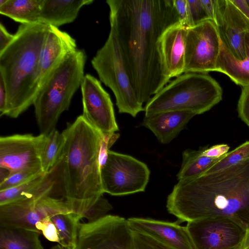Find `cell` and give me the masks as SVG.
Segmentation results:
<instances>
[{
  "label": "cell",
  "mask_w": 249,
  "mask_h": 249,
  "mask_svg": "<svg viewBox=\"0 0 249 249\" xmlns=\"http://www.w3.org/2000/svg\"><path fill=\"white\" fill-rule=\"evenodd\" d=\"M114 32L142 104L170 82L163 73L161 36L179 21L173 0H107Z\"/></svg>",
  "instance_id": "cell-1"
},
{
  "label": "cell",
  "mask_w": 249,
  "mask_h": 249,
  "mask_svg": "<svg viewBox=\"0 0 249 249\" xmlns=\"http://www.w3.org/2000/svg\"><path fill=\"white\" fill-rule=\"evenodd\" d=\"M180 223L227 217L249 224V160L217 172L178 180L166 201Z\"/></svg>",
  "instance_id": "cell-2"
},
{
  "label": "cell",
  "mask_w": 249,
  "mask_h": 249,
  "mask_svg": "<svg viewBox=\"0 0 249 249\" xmlns=\"http://www.w3.org/2000/svg\"><path fill=\"white\" fill-rule=\"evenodd\" d=\"M62 133L65 143L58 162V192L73 213L82 217L104 193L100 162L104 136L82 115Z\"/></svg>",
  "instance_id": "cell-3"
},
{
  "label": "cell",
  "mask_w": 249,
  "mask_h": 249,
  "mask_svg": "<svg viewBox=\"0 0 249 249\" xmlns=\"http://www.w3.org/2000/svg\"><path fill=\"white\" fill-rule=\"evenodd\" d=\"M49 26L38 22L20 24L14 40L0 53V76L7 91L1 116L17 118L33 105L39 89L40 54Z\"/></svg>",
  "instance_id": "cell-4"
},
{
  "label": "cell",
  "mask_w": 249,
  "mask_h": 249,
  "mask_svg": "<svg viewBox=\"0 0 249 249\" xmlns=\"http://www.w3.org/2000/svg\"><path fill=\"white\" fill-rule=\"evenodd\" d=\"M86 60L85 51L77 49L68 54L45 78L33 104L40 134L48 135L55 129L60 116L69 109L85 76Z\"/></svg>",
  "instance_id": "cell-5"
},
{
  "label": "cell",
  "mask_w": 249,
  "mask_h": 249,
  "mask_svg": "<svg viewBox=\"0 0 249 249\" xmlns=\"http://www.w3.org/2000/svg\"><path fill=\"white\" fill-rule=\"evenodd\" d=\"M222 89L207 74L184 73L166 85L146 103L145 116L170 110L202 114L218 103Z\"/></svg>",
  "instance_id": "cell-6"
},
{
  "label": "cell",
  "mask_w": 249,
  "mask_h": 249,
  "mask_svg": "<svg viewBox=\"0 0 249 249\" xmlns=\"http://www.w3.org/2000/svg\"><path fill=\"white\" fill-rule=\"evenodd\" d=\"M74 249H172L157 239L132 229L124 217L107 214L80 223Z\"/></svg>",
  "instance_id": "cell-7"
},
{
  "label": "cell",
  "mask_w": 249,
  "mask_h": 249,
  "mask_svg": "<svg viewBox=\"0 0 249 249\" xmlns=\"http://www.w3.org/2000/svg\"><path fill=\"white\" fill-rule=\"evenodd\" d=\"M91 62L100 81L112 91L119 113L135 117L139 112L144 111L112 30L110 29L106 41L97 51Z\"/></svg>",
  "instance_id": "cell-8"
},
{
  "label": "cell",
  "mask_w": 249,
  "mask_h": 249,
  "mask_svg": "<svg viewBox=\"0 0 249 249\" xmlns=\"http://www.w3.org/2000/svg\"><path fill=\"white\" fill-rule=\"evenodd\" d=\"M150 174L144 162L131 156L109 150L101 167L103 192L115 196L144 192Z\"/></svg>",
  "instance_id": "cell-9"
},
{
  "label": "cell",
  "mask_w": 249,
  "mask_h": 249,
  "mask_svg": "<svg viewBox=\"0 0 249 249\" xmlns=\"http://www.w3.org/2000/svg\"><path fill=\"white\" fill-rule=\"evenodd\" d=\"M248 226L227 217L188 222L194 249H243Z\"/></svg>",
  "instance_id": "cell-10"
},
{
  "label": "cell",
  "mask_w": 249,
  "mask_h": 249,
  "mask_svg": "<svg viewBox=\"0 0 249 249\" xmlns=\"http://www.w3.org/2000/svg\"><path fill=\"white\" fill-rule=\"evenodd\" d=\"M221 41L217 28L212 20L187 28L184 73L216 71Z\"/></svg>",
  "instance_id": "cell-11"
},
{
  "label": "cell",
  "mask_w": 249,
  "mask_h": 249,
  "mask_svg": "<svg viewBox=\"0 0 249 249\" xmlns=\"http://www.w3.org/2000/svg\"><path fill=\"white\" fill-rule=\"evenodd\" d=\"M73 213L65 199L53 195L39 196L0 206V225L14 226L39 233L36 224L46 217Z\"/></svg>",
  "instance_id": "cell-12"
},
{
  "label": "cell",
  "mask_w": 249,
  "mask_h": 249,
  "mask_svg": "<svg viewBox=\"0 0 249 249\" xmlns=\"http://www.w3.org/2000/svg\"><path fill=\"white\" fill-rule=\"evenodd\" d=\"M83 117L103 136L119 130L113 103L99 80L90 74L85 75L81 85Z\"/></svg>",
  "instance_id": "cell-13"
},
{
  "label": "cell",
  "mask_w": 249,
  "mask_h": 249,
  "mask_svg": "<svg viewBox=\"0 0 249 249\" xmlns=\"http://www.w3.org/2000/svg\"><path fill=\"white\" fill-rule=\"evenodd\" d=\"M47 135L15 134L0 137V167L11 174L41 165L40 156Z\"/></svg>",
  "instance_id": "cell-14"
},
{
  "label": "cell",
  "mask_w": 249,
  "mask_h": 249,
  "mask_svg": "<svg viewBox=\"0 0 249 249\" xmlns=\"http://www.w3.org/2000/svg\"><path fill=\"white\" fill-rule=\"evenodd\" d=\"M215 24L220 38L234 57L242 60L246 55L245 36L249 32V20L231 2L218 0Z\"/></svg>",
  "instance_id": "cell-15"
},
{
  "label": "cell",
  "mask_w": 249,
  "mask_h": 249,
  "mask_svg": "<svg viewBox=\"0 0 249 249\" xmlns=\"http://www.w3.org/2000/svg\"><path fill=\"white\" fill-rule=\"evenodd\" d=\"M187 29L178 21L167 28L160 39L162 71L170 80L184 72Z\"/></svg>",
  "instance_id": "cell-16"
},
{
  "label": "cell",
  "mask_w": 249,
  "mask_h": 249,
  "mask_svg": "<svg viewBox=\"0 0 249 249\" xmlns=\"http://www.w3.org/2000/svg\"><path fill=\"white\" fill-rule=\"evenodd\" d=\"M127 220L132 229L147 234L172 249H194L186 227L177 221L141 217Z\"/></svg>",
  "instance_id": "cell-17"
},
{
  "label": "cell",
  "mask_w": 249,
  "mask_h": 249,
  "mask_svg": "<svg viewBox=\"0 0 249 249\" xmlns=\"http://www.w3.org/2000/svg\"><path fill=\"white\" fill-rule=\"evenodd\" d=\"M76 47L75 40L70 35L50 25L39 59L37 74L38 89L50 71L68 54L77 50Z\"/></svg>",
  "instance_id": "cell-18"
},
{
  "label": "cell",
  "mask_w": 249,
  "mask_h": 249,
  "mask_svg": "<svg viewBox=\"0 0 249 249\" xmlns=\"http://www.w3.org/2000/svg\"><path fill=\"white\" fill-rule=\"evenodd\" d=\"M196 115L190 111L170 110L145 116L142 124L150 130L162 144L174 139Z\"/></svg>",
  "instance_id": "cell-19"
},
{
  "label": "cell",
  "mask_w": 249,
  "mask_h": 249,
  "mask_svg": "<svg viewBox=\"0 0 249 249\" xmlns=\"http://www.w3.org/2000/svg\"><path fill=\"white\" fill-rule=\"evenodd\" d=\"M93 0H43L38 22L58 28L73 22L81 8Z\"/></svg>",
  "instance_id": "cell-20"
},
{
  "label": "cell",
  "mask_w": 249,
  "mask_h": 249,
  "mask_svg": "<svg viewBox=\"0 0 249 249\" xmlns=\"http://www.w3.org/2000/svg\"><path fill=\"white\" fill-rule=\"evenodd\" d=\"M245 45L246 57L240 60L233 56L221 40L216 64V71L225 74L242 87L249 85V32L246 34Z\"/></svg>",
  "instance_id": "cell-21"
},
{
  "label": "cell",
  "mask_w": 249,
  "mask_h": 249,
  "mask_svg": "<svg viewBox=\"0 0 249 249\" xmlns=\"http://www.w3.org/2000/svg\"><path fill=\"white\" fill-rule=\"evenodd\" d=\"M38 232L0 225V249H43Z\"/></svg>",
  "instance_id": "cell-22"
},
{
  "label": "cell",
  "mask_w": 249,
  "mask_h": 249,
  "mask_svg": "<svg viewBox=\"0 0 249 249\" xmlns=\"http://www.w3.org/2000/svg\"><path fill=\"white\" fill-rule=\"evenodd\" d=\"M43 0H7L0 13L21 24L38 22Z\"/></svg>",
  "instance_id": "cell-23"
},
{
  "label": "cell",
  "mask_w": 249,
  "mask_h": 249,
  "mask_svg": "<svg viewBox=\"0 0 249 249\" xmlns=\"http://www.w3.org/2000/svg\"><path fill=\"white\" fill-rule=\"evenodd\" d=\"M214 159L202 154V149H186L182 153V161L177 177L178 180L191 179L204 174L222 158Z\"/></svg>",
  "instance_id": "cell-24"
},
{
  "label": "cell",
  "mask_w": 249,
  "mask_h": 249,
  "mask_svg": "<svg viewBox=\"0 0 249 249\" xmlns=\"http://www.w3.org/2000/svg\"><path fill=\"white\" fill-rule=\"evenodd\" d=\"M56 227L60 244L65 249H74L76 246L80 215L74 213L56 214L50 217Z\"/></svg>",
  "instance_id": "cell-25"
},
{
  "label": "cell",
  "mask_w": 249,
  "mask_h": 249,
  "mask_svg": "<svg viewBox=\"0 0 249 249\" xmlns=\"http://www.w3.org/2000/svg\"><path fill=\"white\" fill-rule=\"evenodd\" d=\"M65 143L63 133L56 129L47 135V139L40 156L43 171L48 173L52 170L60 160Z\"/></svg>",
  "instance_id": "cell-26"
},
{
  "label": "cell",
  "mask_w": 249,
  "mask_h": 249,
  "mask_svg": "<svg viewBox=\"0 0 249 249\" xmlns=\"http://www.w3.org/2000/svg\"><path fill=\"white\" fill-rule=\"evenodd\" d=\"M249 160V141L229 152L205 173H210L239 164Z\"/></svg>",
  "instance_id": "cell-27"
},
{
  "label": "cell",
  "mask_w": 249,
  "mask_h": 249,
  "mask_svg": "<svg viewBox=\"0 0 249 249\" xmlns=\"http://www.w3.org/2000/svg\"><path fill=\"white\" fill-rule=\"evenodd\" d=\"M45 173L41 165L25 168L11 173L8 178L0 183V191L21 185L37 176Z\"/></svg>",
  "instance_id": "cell-28"
},
{
  "label": "cell",
  "mask_w": 249,
  "mask_h": 249,
  "mask_svg": "<svg viewBox=\"0 0 249 249\" xmlns=\"http://www.w3.org/2000/svg\"><path fill=\"white\" fill-rule=\"evenodd\" d=\"M112 209V205L102 196L82 215V218H86L88 222H93L107 215Z\"/></svg>",
  "instance_id": "cell-29"
},
{
  "label": "cell",
  "mask_w": 249,
  "mask_h": 249,
  "mask_svg": "<svg viewBox=\"0 0 249 249\" xmlns=\"http://www.w3.org/2000/svg\"><path fill=\"white\" fill-rule=\"evenodd\" d=\"M189 14V27L210 20L201 0H187Z\"/></svg>",
  "instance_id": "cell-30"
},
{
  "label": "cell",
  "mask_w": 249,
  "mask_h": 249,
  "mask_svg": "<svg viewBox=\"0 0 249 249\" xmlns=\"http://www.w3.org/2000/svg\"><path fill=\"white\" fill-rule=\"evenodd\" d=\"M238 111L239 117L249 127V85L242 87Z\"/></svg>",
  "instance_id": "cell-31"
},
{
  "label": "cell",
  "mask_w": 249,
  "mask_h": 249,
  "mask_svg": "<svg viewBox=\"0 0 249 249\" xmlns=\"http://www.w3.org/2000/svg\"><path fill=\"white\" fill-rule=\"evenodd\" d=\"M50 217H46L43 219L37 227V230L49 241L59 244L60 238L56 227Z\"/></svg>",
  "instance_id": "cell-32"
},
{
  "label": "cell",
  "mask_w": 249,
  "mask_h": 249,
  "mask_svg": "<svg viewBox=\"0 0 249 249\" xmlns=\"http://www.w3.org/2000/svg\"><path fill=\"white\" fill-rule=\"evenodd\" d=\"M173 5L179 18L183 25L189 27V7L187 0H173Z\"/></svg>",
  "instance_id": "cell-33"
},
{
  "label": "cell",
  "mask_w": 249,
  "mask_h": 249,
  "mask_svg": "<svg viewBox=\"0 0 249 249\" xmlns=\"http://www.w3.org/2000/svg\"><path fill=\"white\" fill-rule=\"evenodd\" d=\"M202 149L203 155L211 158L219 159L229 152L230 146L227 144H219Z\"/></svg>",
  "instance_id": "cell-34"
},
{
  "label": "cell",
  "mask_w": 249,
  "mask_h": 249,
  "mask_svg": "<svg viewBox=\"0 0 249 249\" xmlns=\"http://www.w3.org/2000/svg\"><path fill=\"white\" fill-rule=\"evenodd\" d=\"M15 35L11 34L4 25L0 23V53L12 42Z\"/></svg>",
  "instance_id": "cell-35"
},
{
  "label": "cell",
  "mask_w": 249,
  "mask_h": 249,
  "mask_svg": "<svg viewBox=\"0 0 249 249\" xmlns=\"http://www.w3.org/2000/svg\"><path fill=\"white\" fill-rule=\"evenodd\" d=\"M241 13L249 20V6L246 0H231Z\"/></svg>",
  "instance_id": "cell-36"
},
{
  "label": "cell",
  "mask_w": 249,
  "mask_h": 249,
  "mask_svg": "<svg viewBox=\"0 0 249 249\" xmlns=\"http://www.w3.org/2000/svg\"><path fill=\"white\" fill-rule=\"evenodd\" d=\"M7 100V91L4 82L0 76V112L5 109Z\"/></svg>",
  "instance_id": "cell-37"
},
{
  "label": "cell",
  "mask_w": 249,
  "mask_h": 249,
  "mask_svg": "<svg viewBox=\"0 0 249 249\" xmlns=\"http://www.w3.org/2000/svg\"><path fill=\"white\" fill-rule=\"evenodd\" d=\"M11 174L10 172L7 169L0 167V183L6 179Z\"/></svg>",
  "instance_id": "cell-38"
},
{
  "label": "cell",
  "mask_w": 249,
  "mask_h": 249,
  "mask_svg": "<svg viewBox=\"0 0 249 249\" xmlns=\"http://www.w3.org/2000/svg\"><path fill=\"white\" fill-rule=\"evenodd\" d=\"M243 249H249V224L247 226L246 233L243 245Z\"/></svg>",
  "instance_id": "cell-39"
},
{
  "label": "cell",
  "mask_w": 249,
  "mask_h": 249,
  "mask_svg": "<svg viewBox=\"0 0 249 249\" xmlns=\"http://www.w3.org/2000/svg\"><path fill=\"white\" fill-rule=\"evenodd\" d=\"M51 249H65L60 244L56 245L55 246H53L51 248Z\"/></svg>",
  "instance_id": "cell-40"
},
{
  "label": "cell",
  "mask_w": 249,
  "mask_h": 249,
  "mask_svg": "<svg viewBox=\"0 0 249 249\" xmlns=\"http://www.w3.org/2000/svg\"><path fill=\"white\" fill-rule=\"evenodd\" d=\"M247 0V2L249 6V0Z\"/></svg>",
  "instance_id": "cell-41"
}]
</instances>
